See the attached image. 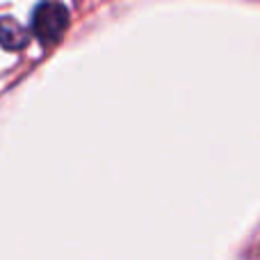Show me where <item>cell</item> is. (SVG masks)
Here are the masks:
<instances>
[{"instance_id":"2","label":"cell","mask_w":260,"mask_h":260,"mask_svg":"<svg viewBox=\"0 0 260 260\" xmlns=\"http://www.w3.org/2000/svg\"><path fill=\"white\" fill-rule=\"evenodd\" d=\"M30 41V32L21 25L18 21L9 16L0 18V46L5 50H21Z\"/></svg>"},{"instance_id":"1","label":"cell","mask_w":260,"mask_h":260,"mask_svg":"<svg viewBox=\"0 0 260 260\" xmlns=\"http://www.w3.org/2000/svg\"><path fill=\"white\" fill-rule=\"evenodd\" d=\"M69 27V9L59 0H44L32 12V35L44 46L57 44Z\"/></svg>"}]
</instances>
